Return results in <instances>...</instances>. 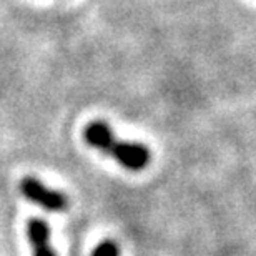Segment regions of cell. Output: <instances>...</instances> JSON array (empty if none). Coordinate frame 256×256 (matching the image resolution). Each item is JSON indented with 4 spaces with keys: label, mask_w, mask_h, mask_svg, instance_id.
<instances>
[{
    "label": "cell",
    "mask_w": 256,
    "mask_h": 256,
    "mask_svg": "<svg viewBox=\"0 0 256 256\" xmlns=\"http://www.w3.org/2000/svg\"><path fill=\"white\" fill-rule=\"evenodd\" d=\"M92 256H120L118 244L112 242V240H105L100 244H96Z\"/></svg>",
    "instance_id": "277c9868"
},
{
    "label": "cell",
    "mask_w": 256,
    "mask_h": 256,
    "mask_svg": "<svg viewBox=\"0 0 256 256\" xmlns=\"http://www.w3.org/2000/svg\"><path fill=\"white\" fill-rule=\"evenodd\" d=\"M85 142L105 155L115 158L122 166L132 172H140L150 165L152 152L143 143L116 140L114 130L105 122H92L85 126Z\"/></svg>",
    "instance_id": "6da1fadb"
},
{
    "label": "cell",
    "mask_w": 256,
    "mask_h": 256,
    "mask_svg": "<svg viewBox=\"0 0 256 256\" xmlns=\"http://www.w3.org/2000/svg\"><path fill=\"white\" fill-rule=\"evenodd\" d=\"M27 238L32 244L34 256H57L50 244V226L42 218H30L27 222Z\"/></svg>",
    "instance_id": "3957f363"
},
{
    "label": "cell",
    "mask_w": 256,
    "mask_h": 256,
    "mask_svg": "<svg viewBox=\"0 0 256 256\" xmlns=\"http://www.w3.org/2000/svg\"><path fill=\"white\" fill-rule=\"evenodd\" d=\"M20 193L28 202L38 204V206L48 210V212H64L68 206V198H66L65 193L52 190L34 176H25L20 182Z\"/></svg>",
    "instance_id": "7a4b0ae2"
}]
</instances>
